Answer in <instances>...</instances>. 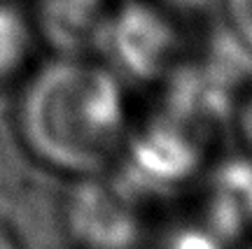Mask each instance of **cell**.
<instances>
[{
    "mask_svg": "<svg viewBox=\"0 0 252 249\" xmlns=\"http://www.w3.org/2000/svg\"><path fill=\"white\" fill-rule=\"evenodd\" d=\"M163 249H224V238H220L208 226H198V228L185 226L166 238Z\"/></svg>",
    "mask_w": 252,
    "mask_h": 249,
    "instance_id": "cell-7",
    "label": "cell"
},
{
    "mask_svg": "<svg viewBox=\"0 0 252 249\" xmlns=\"http://www.w3.org/2000/svg\"><path fill=\"white\" fill-rule=\"evenodd\" d=\"M124 82L89 56H56L31 70L19 91L14 128L21 149L72 179L110 172L131 133Z\"/></svg>",
    "mask_w": 252,
    "mask_h": 249,
    "instance_id": "cell-1",
    "label": "cell"
},
{
    "mask_svg": "<svg viewBox=\"0 0 252 249\" xmlns=\"http://www.w3.org/2000/svg\"><path fill=\"white\" fill-rule=\"evenodd\" d=\"M175 28L161 12L145 2L115 5L98 52L110 70L138 82H152L173 68L178 56Z\"/></svg>",
    "mask_w": 252,
    "mask_h": 249,
    "instance_id": "cell-2",
    "label": "cell"
},
{
    "mask_svg": "<svg viewBox=\"0 0 252 249\" xmlns=\"http://www.w3.org/2000/svg\"><path fill=\"white\" fill-rule=\"evenodd\" d=\"M236 126H238L241 140H243L245 149H248L245 156L252 159V91L243 96V103H241L238 112H236Z\"/></svg>",
    "mask_w": 252,
    "mask_h": 249,
    "instance_id": "cell-9",
    "label": "cell"
},
{
    "mask_svg": "<svg viewBox=\"0 0 252 249\" xmlns=\"http://www.w3.org/2000/svg\"><path fill=\"white\" fill-rule=\"evenodd\" d=\"M65 226L77 249H135L143 238L133 189L103 175L77 179L65 203Z\"/></svg>",
    "mask_w": 252,
    "mask_h": 249,
    "instance_id": "cell-3",
    "label": "cell"
},
{
    "mask_svg": "<svg viewBox=\"0 0 252 249\" xmlns=\"http://www.w3.org/2000/svg\"><path fill=\"white\" fill-rule=\"evenodd\" d=\"M0 249H17L14 247V242L9 240V235L7 233H2V231H0Z\"/></svg>",
    "mask_w": 252,
    "mask_h": 249,
    "instance_id": "cell-11",
    "label": "cell"
},
{
    "mask_svg": "<svg viewBox=\"0 0 252 249\" xmlns=\"http://www.w3.org/2000/svg\"><path fill=\"white\" fill-rule=\"evenodd\" d=\"M175 7H182V9H196V12H208V9L217 7L222 5L224 7L226 0H173Z\"/></svg>",
    "mask_w": 252,
    "mask_h": 249,
    "instance_id": "cell-10",
    "label": "cell"
},
{
    "mask_svg": "<svg viewBox=\"0 0 252 249\" xmlns=\"http://www.w3.org/2000/svg\"><path fill=\"white\" fill-rule=\"evenodd\" d=\"M35 42L33 24L19 9L0 2V89L26 75Z\"/></svg>",
    "mask_w": 252,
    "mask_h": 249,
    "instance_id": "cell-6",
    "label": "cell"
},
{
    "mask_svg": "<svg viewBox=\"0 0 252 249\" xmlns=\"http://www.w3.org/2000/svg\"><path fill=\"white\" fill-rule=\"evenodd\" d=\"M112 9L108 0H42L31 24L59 56H89L103 42Z\"/></svg>",
    "mask_w": 252,
    "mask_h": 249,
    "instance_id": "cell-4",
    "label": "cell"
},
{
    "mask_svg": "<svg viewBox=\"0 0 252 249\" xmlns=\"http://www.w3.org/2000/svg\"><path fill=\"white\" fill-rule=\"evenodd\" d=\"M226 9L234 21V33L252 54V0H226Z\"/></svg>",
    "mask_w": 252,
    "mask_h": 249,
    "instance_id": "cell-8",
    "label": "cell"
},
{
    "mask_svg": "<svg viewBox=\"0 0 252 249\" xmlns=\"http://www.w3.org/2000/svg\"><path fill=\"white\" fill-rule=\"evenodd\" d=\"M206 226L220 238L243 233L252 223V159H236L222 163L210 172L206 191Z\"/></svg>",
    "mask_w": 252,
    "mask_h": 249,
    "instance_id": "cell-5",
    "label": "cell"
}]
</instances>
